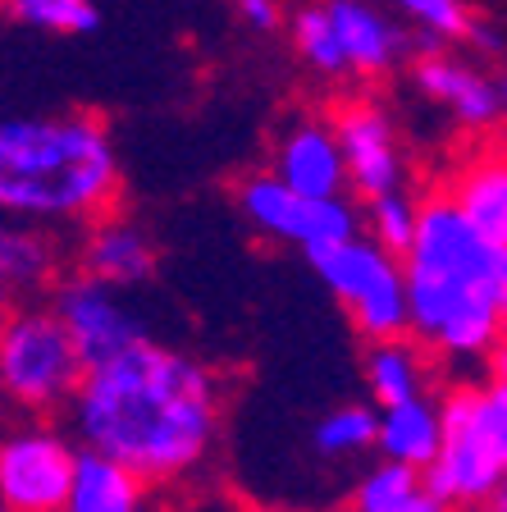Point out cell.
Instances as JSON below:
<instances>
[{
	"label": "cell",
	"instance_id": "obj_1",
	"mask_svg": "<svg viewBox=\"0 0 507 512\" xmlns=\"http://www.w3.org/2000/svg\"><path fill=\"white\" fill-rule=\"evenodd\" d=\"M224 375L151 334L83 371L64 407L69 435L156 490L188 485L215 462L224 435Z\"/></svg>",
	"mask_w": 507,
	"mask_h": 512
},
{
	"label": "cell",
	"instance_id": "obj_2",
	"mask_svg": "<svg viewBox=\"0 0 507 512\" xmlns=\"http://www.w3.org/2000/svg\"><path fill=\"white\" fill-rule=\"evenodd\" d=\"M407 334L453 371H485L507 330V243L466 220L444 188L416 197L412 243L398 252Z\"/></svg>",
	"mask_w": 507,
	"mask_h": 512
},
{
	"label": "cell",
	"instance_id": "obj_3",
	"mask_svg": "<svg viewBox=\"0 0 507 512\" xmlns=\"http://www.w3.org/2000/svg\"><path fill=\"white\" fill-rule=\"evenodd\" d=\"M119 202L124 165L101 115H0V215L78 234Z\"/></svg>",
	"mask_w": 507,
	"mask_h": 512
},
{
	"label": "cell",
	"instance_id": "obj_4",
	"mask_svg": "<svg viewBox=\"0 0 507 512\" xmlns=\"http://www.w3.org/2000/svg\"><path fill=\"white\" fill-rule=\"evenodd\" d=\"M439 448L421 485L444 508L503 503L507 490V380L503 371H466L439 389Z\"/></svg>",
	"mask_w": 507,
	"mask_h": 512
},
{
	"label": "cell",
	"instance_id": "obj_5",
	"mask_svg": "<svg viewBox=\"0 0 507 512\" xmlns=\"http://www.w3.org/2000/svg\"><path fill=\"white\" fill-rule=\"evenodd\" d=\"M87 362L46 298L0 307V403L14 416H60Z\"/></svg>",
	"mask_w": 507,
	"mask_h": 512
},
{
	"label": "cell",
	"instance_id": "obj_6",
	"mask_svg": "<svg viewBox=\"0 0 507 512\" xmlns=\"http://www.w3.org/2000/svg\"><path fill=\"white\" fill-rule=\"evenodd\" d=\"M320 284L343 302L357 334L366 343L407 334V293H402V266L389 247H380L370 234H348L338 243H325L307 252Z\"/></svg>",
	"mask_w": 507,
	"mask_h": 512
},
{
	"label": "cell",
	"instance_id": "obj_7",
	"mask_svg": "<svg viewBox=\"0 0 507 512\" xmlns=\"http://www.w3.org/2000/svg\"><path fill=\"white\" fill-rule=\"evenodd\" d=\"M233 202H238L252 234H261L265 243L297 247L302 256L361 229V211L352 197H307V192H293L284 179H275L270 170L243 174L233 183Z\"/></svg>",
	"mask_w": 507,
	"mask_h": 512
},
{
	"label": "cell",
	"instance_id": "obj_8",
	"mask_svg": "<svg viewBox=\"0 0 507 512\" xmlns=\"http://www.w3.org/2000/svg\"><path fill=\"white\" fill-rule=\"evenodd\" d=\"M78 439L55 416H19L0 426V508L60 512L74 480Z\"/></svg>",
	"mask_w": 507,
	"mask_h": 512
},
{
	"label": "cell",
	"instance_id": "obj_9",
	"mask_svg": "<svg viewBox=\"0 0 507 512\" xmlns=\"http://www.w3.org/2000/svg\"><path fill=\"white\" fill-rule=\"evenodd\" d=\"M329 128H334L343 174H348V197L370 202L384 192L412 188V156L402 147L398 119L389 115L384 101L348 96L329 110Z\"/></svg>",
	"mask_w": 507,
	"mask_h": 512
},
{
	"label": "cell",
	"instance_id": "obj_10",
	"mask_svg": "<svg viewBox=\"0 0 507 512\" xmlns=\"http://www.w3.org/2000/svg\"><path fill=\"white\" fill-rule=\"evenodd\" d=\"M412 87L439 106L466 138H494L503 124V78L494 69H485L471 55H457L453 46H425L412 55Z\"/></svg>",
	"mask_w": 507,
	"mask_h": 512
},
{
	"label": "cell",
	"instance_id": "obj_11",
	"mask_svg": "<svg viewBox=\"0 0 507 512\" xmlns=\"http://www.w3.org/2000/svg\"><path fill=\"white\" fill-rule=\"evenodd\" d=\"M46 302H51V311L69 330V339L83 352L87 366L147 334L142 320L133 316V307L124 302V288L106 284V279H92L83 270H60L55 284L46 288Z\"/></svg>",
	"mask_w": 507,
	"mask_h": 512
},
{
	"label": "cell",
	"instance_id": "obj_12",
	"mask_svg": "<svg viewBox=\"0 0 507 512\" xmlns=\"http://www.w3.org/2000/svg\"><path fill=\"white\" fill-rule=\"evenodd\" d=\"M320 5H325V19L334 28L348 78L380 83L412 55V42H407L402 23L389 10H380L375 0H320Z\"/></svg>",
	"mask_w": 507,
	"mask_h": 512
},
{
	"label": "cell",
	"instance_id": "obj_13",
	"mask_svg": "<svg viewBox=\"0 0 507 512\" xmlns=\"http://www.w3.org/2000/svg\"><path fill=\"white\" fill-rule=\"evenodd\" d=\"M69 266L92 279H106L115 288H138L156 275L160 247L138 220H128L124 211H110L78 229Z\"/></svg>",
	"mask_w": 507,
	"mask_h": 512
},
{
	"label": "cell",
	"instance_id": "obj_14",
	"mask_svg": "<svg viewBox=\"0 0 507 512\" xmlns=\"http://www.w3.org/2000/svg\"><path fill=\"white\" fill-rule=\"evenodd\" d=\"M270 174L307 197H348V174L338 156L329 115H293L270 151Z\"/></svg>",
	"mask_w": 507,
	"mask_h": 512
},
{
	"label": "cell",
	"instance_id": "obj_15",
	"mask_svg": "<svg viewBox=\"0 0 507 512\" xmlns=\"http://www.w3.org/2000/svg\"><path fill=\"white\" fill-rule=\"evenodd\" d=\"M64 266H69L64 234L0 215V293H5V302L46 298V288L55 284Z\"/></svg>",
	"mask_w": 507,
	"mask_h": 512
},
{
	"label": "cell",
	"instance_id": "obj_16",
	"mask_svg": "<svg viewBox=\"0 0 507 512\" xmlns=\"http://www.w3.org/2000/svg\"><path fill=\"white\" fill-rule=\"evenodd\" d=\"M444 197L494 243H507V160L498 142L480 138L439 183Z\"/></svg>",
	"mask_w": 507,
	"mask_h": 512
},
{
	"label": "cell",
	"instance_id": "obj_17",
	"mask_svg": "<svg viewBox=\"0 0 507 512\" xmlns=\"http://www.w3.org/2000/svg\"><path fill=\"white\" fill-rule=\"evenodd\" d=\"M60 512H156V485L138 471L119 467L115 458H101L92 448H78L74 480Z\"/></svg>",
	"mask_w": 507,
	"mask_h": 512
},
{
	"label": "cell",
	"instance_id": "obj_18",
	"mask_svg": "<svg viewBox=\"0 0 507 512\" xmlns=\"http://www.w3.org/2000/svg\"><path fill=\"white\" fill-rule=\"evenodd\" d=\"M444 366L412 339V334H393V339L366 343V389L375 407L407 403L416 394H434V375Z\"/></svg>",
	"mask_w": 507,
	"mask_h": 512
},
{
	"label": "cell",
	"instance_id": "obj_19",
	"mask_svg": "<svg viewBox=\"0 0 507 512\" xmlns=\"http://www.w3.org/2000/svg\"><path fill=\"white\" fill-rule=\"evenodd\" d=\"M375 448L380 458L407 462L421 471L439 448V398L434 394H416L407 403H389L375 416Z\"/></svg>",
	"mask_w": 507,
	"mask_h": 512
},
{
	"label": "cell",
	"instance_id": "obj_20",
	"mask_svg": "<svg viewBox=\"0 0 507 512\" xmlns=\"http://www.w3.org/2000/svg\"><path fill=\"white\" fill-rule=\"evenodd\" d=\"M284 28H288V42H293L297 60L307 64L311 74L348 78L343 55H338V42H334V28H329L325 5H320V0H302V5L284 10Z\"/></svg>",
	"mask_w": 507,
	"mask_h": 512
},
{
	"label": "cell",
	"instance_id": "obj_21",
	"mask_svg": "<svg viewBox=\"0 0 507 512\" xmlns=\"http://www.w3.org/2000/svg\"><path fill=\"white\" fill-rule=\"evenodd\" d=\"M425 494L421 471L407 462L380 458L352 490V512H407Z\"/></svg>",
	"mask_w": 507,
	"mask_h": 512
},
{
	"label": "cell",
	"instance_id": "obj_22",
	"mask_svg": "<svg viewBox=\"0 0 507 512\" xmlns=\"http://www.w3.org/2000/svg\"><path fill=\"white\" fill-rule=\"evenodd\" d=\"M375 416L380 407L375 403H348V407H334L316 421V444L320 458H361L375 448Z\"/></svg>",
	"mask_w": 507,
	"mask_h": 512
},
{
	"label": "cell",
	"instance_id": "obj_23",
	"mask_svg": "<svg viewBox=\"0 0 507 512\" xmlns=\"http://www.w3.org/2000/svg\"><path fill=\"white\" fill-rule=\"evenodd\" d=\"M0 14L32 32H55V37H83L101 23L96 0H5Z\"/></svg>",
	"mask_w": 507,
	"mask_h": 512
},
{
	"label": "cell",
	"instance_id": "obj_24",
	"mask_svg": "<svg viewBox=\"0 0 507 512\" xmlns=\"http://www.w3.org/2000/svg\"><path fill=\"white\" fill-rule=\"evenodd\" d=\"M389 10L412 28H421L434 46H462L471 19H476V10L466 0H389Z\"/></svg>",
	"mask_w": 507,
	"mask_h": 512
},
{
	"label": "cell",
	"instance_id": "obj_25",
	"mask_svg": "<svg viewBox=\"0 0 507 512\" xmlns=\"http://www.w3.org/2000/svg\"><path fill=\"white\" fill-rule=\"evenodd\" d=\"M416 229V192H384V197H370L366 211H361V234H370L380 247H389L393 256L412 243Z\"/></svg>",
	"mask_w": 507,
	"mask_h": 512
},
{
	"label": "cell",
	"instance_id": "obj_26",
	"mask_svg": "<svg viewBox=\"0 0 507 512\" xmlns=\"http://www.w3.org/2000/svg\"><path fill=\"white\" fill-rule=\"evenodd\" d=\"M233 14L247 23L252 32H279L284 28V0H229Z\"/></svg>",
	"mask_w": 507,
	"mask_h": 512
},
{
	"label": "cell",
	"instance_id": "obj_27",
	"mask_svg": "<svg viewBox=\"0 0 507 512\" xmlns=\"http://www.w3.org/2000/svg\"><path fill=\"white\" fill-rule=\"evenodd\" d=\"M466 42H471V51H476V55H489V60H498V55H503V32H498L494 19H471Z\"/></svg>",
	"mask_w": 507,
	"mask_h": 512
},
{
	"label": "cell",
	"instance_id": "obj_28",
	"mask_svg": "<svg viewBox=\"0 0 507 512\" xmlns=\"http://www.w3.org/2000/svg\"><path fill=\"white\" fill-rule=\"evenodd\" d=\"M407 512H448V508H444V503H434L430 494H421V499H416V503H412V508H407Z\"/></svg>",
	"mask_w": 507,
	"mask_h": 512
},
{
	"label": "cell",
	"instance_id": "obj_29",
	"mask_svg": "<svg viewBox=\"0 0 507 512\" xmlns=\"http://www.w3.org/2000/svg\"><path fill=\"white\" fill-rule=\"evenodd\" d=\"M448 512H503V503H485V508H448Z\"/></svg>",
	"mask_w": 507,
	"mask_h": 512
},
{
	"label": "cell",
	"instance_id": "obj_30",
	"mask_svg": "<svg viewBox=\"0 0 507 512\" xmlns=\"http://www.w3.org/2000/svg\"><path fill=\"white\" fill-rule=\"evenodd\" d=\"M5 416H10V412H5V403H0V426H5Z\"/></svg>",
	"mask_w": 507,
	"mask_h": 512
},
{
	"label": "cell",
	"instance_id": "obj_31",
	"mask_svg": "<svg viewBox=\"0 0 507 512\" xmlns=\"http://www.w3.org/2000/svg\"><path fill=\"white\" fill-rule=\"evenodd\" d=\"M0 307H5V293H0Z\"/></svg>",
	"mask_w": 507,
	"mask_h": 512
},
{
	"label": "cell",
	"instance_id": "obj_32",
	"mask_svg": "<svg viewBox=\"0 0 507 512\" xmlns=\"http://www.w3.org/2000/svg\"><path fill=\"white\" fill-rule=\"evenodd\" d=\"M0 5H5V0H0Z\"/></svg>",
	"mask_w": 507,
	"mask_h": 512
},
{
	"label": "cell",
	"instance_id": "obj_33",
	"mask_svg": "<svg viewBox=\"0 0 507 512\" xmlns=\"http://www.w3.org/2000/svg\"><path fill=\"white\" fill-rule=\"evenodd\" d=\"M0 512H5V508H0Z\"/></svg>",
	"mask_w": 507,
	"mask_h": 512
}]
</instances>
